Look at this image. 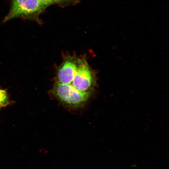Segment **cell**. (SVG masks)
Returning a JSON list of instances; mask_svg holds the SVG:
<instances>
[{
	"mask_svg": "<svg viewBox=\"0 0 169 169\" xmlns=\"http://www.w3.org/2000/svg\"><path fill=\"white\" fill-rule=\"evenodd\" d=\"M92 92L78 91L70 84L58 82L54 84L51 93L65 106L77 108L83 106L90 97Z\"/></svg>",
	"mask_w": 169,
	"mask_h": 169,
	"instance_id": "obj_1",
	"label": "cell"
},
{
	"mask_svg": "<svg viewBox=\"0 0 169 169\" xmlns=\"http://www.w3.org/2000/svg\"><path fill=\"white\" fill-rule=\"evenodd\" d=\"M95 79L86 60L80 59L78 69L70 84L80 92H92L96 83Z\"/></svg>",
	"mask_w": 169,
	"mask_h": 169,
	"instance_id": "obj_2",
	"label": "cell"
},
{
	"mask_svg": "<svg viewBox=\"0 0 169 169\" xmlns=\"http://www.w3.org/2000/svg\"><path fill=\"white\" fill-rule=\"evenodd\" d=\"M70 58L65 60L58 73V82L70 84L78 69L80 59L77 60Z\"/></svg>",
	"mask_w": 169,
	"mask_h": 169,
	"instance_id": "obj_3",
	"label": "cell"
},
{
	"mask_svg": "<svg viewBox=\"0 0 169 169\" xmlns=\"http://www.w3.org/2000/svg\"><path fill=\"white\" fill-rule=\"evenodd\" d=\"M44 10L38 0H27L20 7L13 18L20 16L30 15Z\"/></svg>",
	"mask_w": 169,
	"mask_h": 169,
	"instance_id": "obj_4",
	"label": "cell"
},
{
	"mask_svg": "<svg viewBox=\"0 0 169 169\" xmlns=\"http://www.w3.org/2000/svg\"><path fill=\"white\" fill-rule=\"evenodd\" d=\"M27 0H13L10 11L8 15L5 18V22L13 18L15 13L18 10L21 6Z\"/></svg>",
	"mask_w": 169,
	"mask_h": 169,
	"instance_id": "obj_5",
	"label": "cell"
},
{
	"mask_svg": "<svg viewBox=\"0 0 169 169\" xmlns=\"http://www.w3.org/2000/svg\"><path fill=\"white\" fill-rule=\"evenodd\" d=\"M10 103L6 90L0 89V105L1 107H5Z\"/></svg>",
	"mask_w": 169,
	"mask_h": 169,
	"instance_id": "obj_6",
	"label": "cell"
},
{
	"mask_svg": "<svg viewBox=\"0 0 169 169\" xmlns=\"http://www.w3.org/2000/svg\"><path fill=\"white\" fill-rule=\"evenodd\" d=\"M44 9L45 8L51 4L53 2L52 0H38Z\"/></svg>",
	"mask_w": 169,
	"mask_h": 169,
	"instance_id": "obj_7",
	"label": "cell"
},
{
	"mask_svg": "<svg viewBox=\"0 0 169 169\" xmlns=\"http://www.w3.org/2000/svg\"><path fill=\"white\" fill-rule=\"evenodd\" d=\"M68 0H52L53 2H54L57 3H61L65 1H66Z\"/></svg>",
	"mask_w": 169,
	"mask_h": 169,
	"instance_id": "obj_8",
	"label": "cell"
},
{
	"mask_svg": "<svg viewBox=\"0 0 169 169\" xmlns=\"http://www.w3.org/2000/svg\"><path fill=\"white\" fill-rule=\"evenodd\" d=\"M1 106H0V109H1Z\"/></svg>",
	"mask_w": 169,
	"mask_h": 169,
	"instance_id": "obj_9",
	"label": "cell"
}]
</instances>
